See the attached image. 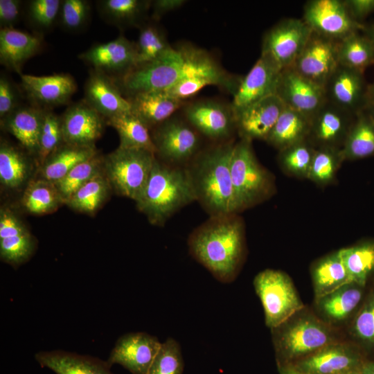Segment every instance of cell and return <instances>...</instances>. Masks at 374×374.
I'll return each instance as SVG.
<instances>
[{
  "mask_svg": "<svg viewBox=\"0 0 374 374\" xmlns=\"http://www.w3.org/2000/svg\"><path fill=\"white\" fill-rule=\"evenodd\" d=\"M363 362L353 348L332 343L292 365L303 374H341L359 369Z\"/></svg>",
  "mask_w": 374,
  "mask_h": 374,
  "instance_id": "cell-23",
  "label": "cell"
},
{
  "mask_svg": "<svg viewBox=\"0 0 374 374\" xmlns=\"http://www.w3.org/2000/svg\"><path fill=\"white\" fill-rule=\"evenodd\" d=\"M355 116L326 101L311 118L308 141L316 148L330 147L341 149Z\"/></svg>",
  "mask_w": 374,
  "mask_h": 374,
  "instance_id": "cell-22",
  "label": "cell"
},
{
  "mask_svg": "<svg viewBox=\"0 0 374 374\" xmlns=\"http://www.w3.org/2000/svg\"><path fill=\"white\" fill-rule=\"evenodd\" d=\"M310 125V117L285 107L265 142L279 151L307 139Z\"/></svg>",
  "mask_w": 374,
  "mask_h": 374,
  "instance_id": "cell-33",
  "label": "cell"
},
{
  "mask_svg": "<svg viewBox=\"0 0 374 374\" xmlns=\"http://www.w3.org/2000/svg\"><path fill=\"white\" fill-rule=\"evenodd\" d=\"M21 87L31 105L50 109L69 102L77 90V84L69 73L37 76L19 74Z\"/></svg>",
  "mask_w": 374,
  "mask_h": 374,
  "instance_id": "cell-18",
  "label": "cell"
},
{
  "mask_svg": "<svg viewBox=\"0 0 374 374\" xmlns=\"http://www.w3.org/2000/svg\"><path fill=\"white\" fill-rule=\"evenodd\" d=\"M285 108L280 99L272 95L234 112L235 129L240 139L266 141Z\"/></svg>",
  "mask_w": 374,
  "mask_h": 374,
  "instance_id": "cell-20",
  "label": "cell"
},
{
  "mask_svg": "<svg viewBox=\"0 0 374 374\" xmlns=\"http://www.w3.org/2000/svg\"><path fill=\"white\" fill-rule=\"evenodd\" d=\"M229 75L208 53L185 45L172 47L159 58L138 65L114 80L127 98L141 93L167 91L190 78Z\"/></svg>",
  "mask_w": 374,
  "mask_h": 374,
  "instance_id": "cell-1",
  "label": "cell"
},
{
  "mask_svg": "<svg viewBox=\"0 0 374 374\" xmlns=\"http://www.w3.org/2000/svg\"><path fill=\"white\" fill-rule=\"evenodd\" d=\"M353 18L359 24H364V19L374 12V0H344Z\"/></svg>",
  "mask_w": 374,
  "mask_h": 374,
  "instance_id": "cell-54",
  "label": "cell"
},
{
  "mask_svg": "<svg viewBox=\"0 0 374 374\" xmlns=\"http://www.w3.org/2000/svg\"><path fill=\"white\" fill-rule=\"evenodd\" d=\"M64 142L80 145H95L100 138L107 120L84 100L69 105L61 116Z\"/></svg>",
  "mask_w": 374,
  "mask_h": 374,
  "instance_id": "cell-21",
  "label": "cell"
},
{
  "mask_svg": "<svg viewBox=\"0 0 374 374\" xmlns=\"http://www.w3.org/2000/svg\"><path fill=\"white\" fill-rule=\"evenodd\" d=\"M21 92L6 74L0 75V118L9 115L21 103Z\"/></svg>",
  "mask_w": 374,
  "mask_h": 374,
  "instance_id": "cell-51",
  "label": "cell"
},
{
  "mask_svg": "<svg viewBox=\"0 0 374 374\" xmlns=\"http://www.w3.org/2000/svg\"><path fill=\"white\" fill-rule=\"evenodd\" d=\"M44 110L33 105H21L1 119V126L14 136L33 157H37Z\"/></svg>",
  "mask_w": 374,
  "mask_h": 374,
  "instance_id": "cell-25",
  "label": "cell"
},
{
  "mask_svg": "<svg viewBox=\"0 0 374 374\" xmlns=\"http://www.w3.org/2000/svg\"><path fill=\"white\" fill-rule=\"evenodd\" d=\"M359 369L346 372L341 374H360Z\"/></svg>",
  "mask_w": 374,
  "mask_h": 374,
  "instance_id": "cell-61",
  "label": "cell"
},
{
  "mask_svg": "<svg viewBox=\"0 0 374 374\" xmlns=\"http://www.w3.org/2000/svg\"><path fill=\"white\" fill-rule=\"evenodd\" d=\"M60 0H30L26 3V19L35 32L41 36L57 23Z\"/></svg>",
  "mask_w": 374,
  "mask_h": 374,
  "instance_id": "cell-45",
  "label": "cell"
},
{
  "mask_svg": "<svg viewBox=\"0 0 374 374\" xmlns=\"http://www.w3.org/2000/svg\"><path fill=\"white\" fill-rule=\"evenodd\" d=\"M315 150L316 148L307 139L279 150L278 165L285 174L308 179Z\"/></svg>",
  "mask_w": 374,
  "mask_h": 374,
  "instance_id": "cell-41",
  "label": "cell"
},
{
  "mask_svg": "<svg viewBox=\"0 0 374 374\" xmlns=\"http://www.w3.org/2000/svg\"><path fill=\"white\" fill-rule=\"evenodd\" d=\"M161 346L148 333H127L118 339L106 362L110 367L120 364L132 374H148Z\"/></svg>",
  "mask_w": 374,
  "mask_h": 374,
  "instance_id": "cell-17",
  "label": "cell"
},
{
  "mask_svg": "<svg viewBox=\"0 0 374 374\" xmlns=\"http://www.w3.org/2000/svg\"><path fill=\"white\" fill-rule=\"evenodd\" d=\"M42 37L14 28L0 30V63L21 73V67L42 48Z\"/></svg>",
  "mask_w": 374,
  "mask_h": 374,
  "instance_id": "cell-26",
  "label": "cell"
},
{
  "mask_svg": "<svg viewBox=\"0 0 374 374\" xmlns=\"http://www.w3.org/2000/svg\"><path fill=\"white\" fill-rule=\"evenodd\" d=\"M84 100L106 120L130 112L128 100L121 93L114 79L91 69L84 87Z\"/></svg>",
  "mask_w": 374,
  "mask_h": 374,
  "instance_id": "cell-24",
  "label": "cell"
},
{
  "mask_svg": "<svg viewBox=\"0 0 374 374\" xmlns=\"http://www.w3.org/2000/svg\"><path fill=\"white\" fill-rule=\"evenodd\" d=\"M98 153L96 145L80 146L64 142L53 150L39 166L41 179L55 184L76 165Z\"/></svg>",
  "mask_w": 374,
  "mask_h": 374,
  "instance_id": "cell-30",
  "label": "cell"
},
{
  "mask_svg": "<svg viewBox=\"0 0 374 374\" xmlns=\"http://www.w3.org/2000/svg\"><path fill=\"white\" fill-rule=\"evenodd\" d=\"M359 371L360 374H374V362H363Z\"/></svg>",
  "mask_w": 374,
  "mask_h": 374,
  "instance_id": "cell-58",
  "label": "cell"
},
{
  "mask_svg": "<svg viewBox=\"0 0 374 374\" xmlns=\"http://www.w3.org/2000/svg\"><path fill=\"white\" fill-rule=\"evenodd\" d=\"M78 58L94 69L116 79L137 66L135 44L121 35L116 39L96 44L80 53Z\"/></svg>",
  "mask_w": 374,
  "mask_h": 374,
  "instance_id": "cell-12",
  "label": "cell"
},
{
  "mask_svg": "<svg viewBox=\"0 0 374 374\" xmlns=\"http://www.w3.org/2000/svg\"><path fill=\"white\" fill-rule=\"evenodd\" d=\"M135 46L137 66L159 58L172 48L159 27L149 23H145L139 28Z\"/></svg>",
  "mask_w": 374,
  "mask_h": 374,
  "instance_id": "cell-44",
  "label": "cell"
},
{
  "mask_svg": "<svg viewBox=\"0 0 374 374\" xmlns=\"http://www.w3.org/2000/svg\"><path fill=\"white\" fill-rule=\"evenodd\" d=\"M155 159V154L148 150L118 146L103 157V172L118 195L135 201L149 179Z\"/></svg>",
  "mask_w": 374,
  "mask_h": 374,
  "instance_id": "cell-6",
  "label": "cell"
},
{
  "mask_svg": "<svg viewBox=\"0 0 374 374\" xmlns=\"http://www.w3.org/2000/svg\"><path fill=\"white\" fill-rule=\"evenodd\" d=\"M32 157L24 148L1 139V184L10 189L21 187L30 175L33 168Z\"/></svg>",
  "mask_w": 374,
  "mask_h": 374,
  "instance_id": "cell-31",
  "label": "cell"
},
{
  "mask_svg": "<svg viewBox=\"0 0 374 374\" xmlns=\"http://www.w3.org/2000/svg\"><path fill=\"white\" fill-rule=\"evenodd\" d=\"M35 358L55 374H113L106 361L89 355L56 350L38 352Z\"/></svg>",
  "mask_w": 374,
  "mask_h": 374,
  "instance_id": "cell-27",
  "label": "cell"
},
{
  "mask_svg": "<svg viewBox=\"0 0 374 374\" xmlns=\"http://www.w3.org/2000/svg\"><path fill=\"white\" fill-rule=\"evenodd\" d=\"M62 203L55 184L43 179L29 182L21 199L24 208L35 215L53 212Z\"/></svg>",
  "mask_w": 374,
  "mask_h": 374,
  "instance_id": "cell-38",
  "label": "cell"
},
{
  "mask_svg": "<svg viewBox=\"0 0 374 374\" xmlns=\"http://www.w3.org/2000/svg\"><path fill=\"white\" fill-rule=\"evenodd\" d=\"M368 94L369 105L374 104V81L371 84H368Z\"/></svg>",
  "mask_w": 374,
  "mask_h": 374,
  "instance_id": "cell-59",
  "label": "cell"
},
{
  "mask_svg": "<svg viewBox=\"0 0 374 374\" xmlns=\"http://www.w3.org/2000/svg\"><path fill=\"white\" fill-rule=\"evenodd\" d=\"M267 327L274 329L286 323L303 308L290 278L284 272L267 269L253 279Z\"/></svg>",
  "mask_w": 374,
  "mask_h": 374,
  "instance_id": "cell-7",
  "label": "cell"
},
{
  "mask_svg": "<svg viewBox=\"0 0 374 374\" xmlns=\"http://www.w3.org/2000/svg\"><path fill=\"white\" fill-rule=\"evenodd\" d=\"M344 161L341 149L321 147L316 148L308 179L324 187L332 184Z\"/></svg>",
  "mask_w": 374,
  "mask_h": 374,
  "instance_id": "cell-43",
  "label": "cell"
},
{
  "mask_svg": "<svg viewBox=\"0 0 374 374\" xmlns=\"http://www.w3.org/2000/svg\"><path fill=\"white\" fill-rule=\"evenodd\" d=\"M280 374H303L292 364H279Z\"/></svg>",
  "mask_w": 374,
  "mask_h": 374,
  "instance_id": "cell-56",
  "label": "cell"
},
{
  "mask_svg": "<svg viewBox=\"0 0 374 374\" xmlns=\"http://www.w3.org/2000/svg\"><path fill=\"white\" fill-rule=\"evenodd\" d=\"M150 132L155 155L166 163L186 167L201 150L199 133L187 121L170 117Z\"/></svg>",
  "mask_w": 374,
  "mask_h": 374,
  "instance_id": "cell-9",
  "label": "cell"
},
{
  "mask_svg": "<svg viewBox=\"0 0 374 374\" xmlns=\"http://www.w3.org/2000/svg\"><path fill=\"white\" fill-rule=\"evenodd\" d=\"M363 287L351 283L317 299V306L328 319L334 321L347 318L359 304Z\"/></svg>",
  "mask_w": 374,
  "mask_h": 374,
  "instance_id": "cell-36",
  "label": "cell"
},
{
  "mask_svg": "<svg viewBox=\"0 0 374 374\" xmlns=\"http://www.w3.org/2000/svg\"><path fill=\"white\" fill-rule=\"evenodd\" d=\"M195 201L185 167L166 163L156 157L149 179L135 202L152 224L163 226L178 211Z\"/></svg>",
  "mask_w": 374,
  "mask_h": 374,
  "instance_id": "cell-4",
  "label": "cell"
},
{
  "mask_svg": "<svg viewBox=\"0 0 374 374\" xmlns=\"http://www.w3.org/2000/svg\"><path fill=\"white\" fill-rule=\"evenodd\" d=\"M190 255L220 282L231 283L244 256V229L238 214L210 216L190 234Z\"/></svg>",
  "mask_w": 374,
  "mask_h": 374,
  "instance_id": "cell-2",
  "label": "cell"
},
{
  "mask_svg": "<svg viewBox=\"0 0 374 374\" xmlns=\"http://www.w3.org/2000/svg\"><path fill=\"white\" fill-rule=\"evenodd\" d=\"M340 251L350 282L364 287L374 271V242H364Z\"/></svg>",
  "mask_w": 374,
  "mask_h": 374,
  "instance_id": "cell-40",
  "label": "cell"
},
{
  "mask_svg": "<svg viewBox=\"0 0 374 374\" xmlns=\"http://www.w3.org/2000/svg\"><path fill=\"white\" fill-rule=\"evenodd\" d=\"M103 157L98 153L76 165L54 184L64 204L78 189L103 171Z\"/></svg>",
  "mask_w": 374,
  "mask_h": 374,
  "instance_id": "cell-42",
  "label": "cell"
},
{
  "mask_svg": "<svg viewBox=\"0 0 374 374\" xmlns=\"http://www.w3.org/2000/svg\"><path fill=\"white\" fill-rule=\"evenodd\" d=\"M276 328L279 330L274 335V344L281 363L300 360L332 344L330 330L313 317H302Z\"/></svg>",
  "mask_w": 374,
  "mask_h": 374,
  "instance_id": "cell-8",
  "label": "cell"
},
{
  "mask_svg": "<svg viewBox=\"0 0 374 374\" xmlns=\"http://www.w3.org/2000/svg\"><path fill=\"white\" fill-rule=\"evenodd\" d=\"M186 121L206 137L222 142L230 141L235 129L234 114L231 106L214 101L199 100L184 109Z\"/></svg>",
  "mask_w": 374,
  "mask_h": 374,
  "instance_id": "cell-16",
  "label": "cell"
},
{
  "mask_svg": "<svg viewBox=\"0 0 374 374\" xmlns=\"http://www.w3.org/2000/svg\"><path fill=\"white\" fill-rule=\"evenodd\" d=\"M184 359L179 343L169 337L163 343L148 374H182Z\"/></svg>",
  "mask_w": 374,
  "mask_h": 374,
  "instance_id": "cell-48",
  "label": "cell"
},
{
  "mask_svg": "<svg viewBox=\"0 0 374 374\" xmlns=\"http://www.w3.org/2000/svg\"><path fill=\"white\" fill-rule=\"evenodd\" d=\"M64 143L61 116L45 109L42 125L37 161L39 166L49 154Z\"/></svg>",
  "mask_w": 374,
  "mask_h": 374,
  "instance_id": "cell-47",
  "label": "cell"
},
{
  "mask_svg": "<svg viewBox=\"0 0 374 374\" xmlns=\"http://www.w3.org/2000/svg\"><path fill=\"white\" fill-rule=\"evenodd\" d=\"M312 276L316 299L351 283L340 249L319 260Z\"/></svg>",
  "mask_w": 374,
  "mask_h": 374,
  "instance_id": "cell-34",
  "label": "cell"
},
{
  "mask_svg": "<svg viewBox=\"0 0 374 374\" xmlns=\"http://www.w3.org/2000/svg\"><path fill=\"white\" fill-rule=\"evenodd\" d=\"M312 33L302 19H283L263 35L260 55L270 58L282 70L292 67Z\"/></svg>",
  "mask_w": 374,
  "mask_h": 374,
  "instance_id": "cell-10",
  "label": "cell"
},
{
  "mask_svg": "<svg viewBox=\"0 0 374 374\" xmlns=\"http://www.w3.org/2000/svg\"><path fill=\"white\" fill-rule=\"evenodd\" d=\"M234 144L201 150L185 167L195 201L210 216L238 214L230 171Z\"/></svg>",
  "mask_w": 374,
  "mask_h": 374,
  "instance_id": "cell-3",
  "label": "cell"
},
{
  "mask_svg": "<svg viewBox=\"0 0 374 374\" xmlns=\"http://www.w3.org/2000/svg\"><path fill=\"white\" fill-rule=\"evenodd\" d=\"M362 33L369 38L374 44V21L365 24Z\"/></svg>",
  "mask_w": 374,
  "mask_h": 374,
  "instance_id": "cell-57",
  "label": "cell"
},
{
  "mask_svg": "<svg viewBox=\"0 0 374 374\" xmlns=\"http://www.w3.org/2000/svg\"><path fill=\"white\" fill-rule=\"evenodd\" d=\"M151 3L150 0H99L96 9L101 19L109 24L121 29L139 28L145 23Z\"/></svg>",
  "mask_w": 374,
  "mask_h": 374,
  "instance_id": "cell-29",
  "label": "cell"
},
{
  "mask_svg": "<svg viewBox=\"0 0 374 374\" xmlns=\"http://www.w3.org/2000/svg\"><path fill=\"white\" fill-rule=\"evenodd\" d=\"M302 19L312 33L337 42L362 32L365 24L353 18L344 0H309L304 4Z\"/></svg>",
  "mask_w": 374,
  "mask_h": 374,
  "instance_id": "cell-11",
  "label": "cell"
},
{
  "mask_svg": "<svg viewBox=\"0 0 374 374\" xmlns=\"http://www.w3.org/2000/svg\"><path fill=\"white\" fill-rule=\"evenodd\" d=\"M339 65L338 42L312 33L292 68L324 87Z\"/></svg>",
  "mask_w": 374,
  "mask_h": 374,
  "instance_id": "cell-14",
  "label": "cell"
},
{
  "mask_svg": "<svg viewBox=\"0 0 374 374\" xmlns=\"http://www.w3.org/2000/svg\"><path fill=\"white\" fill-rule=\"evenodd\" d=\"M111 188L103 171L78 189L65 204L75 211L92 214L107 199Z\"/></svg>",
  "mask_w": 374,
  "mask_h": 374,
  "instance_id": "cell-39",
  "label": "cell"
},
{
  "mask_svg": "<svg viewBox=\"0 0 374 374\" xmlns=\"http://www.w3.org/2000/svg\"><path fill=\"white\" fill-rule=\"evenodd\" d=\"M282 69L270 58L260 55L249 73L242 77L233 94V112L238 111L269 96L276 91Z\"/></svg>",
  "mask_w": 374,
  "mask_h": 374,
  "instance_id": "cell-19",
  "label": "cell"
},
{
  "mask_svg": "<svg viewBox=\"0 0 374 374\" xmlns=\"http://www.w3.org/2000/svg\"><path fill=\"white\" fill-rule=\"evenodd\" d=\"M131 112L151 130L172 117L181 106L182 101L166 91L141 93L127 98Z\"/></svg>",
  "mask_w": 374,
  "mask_h": 374,
  "instance_id": "cell-28",
  "label": "cell"
},
{
  "mask_svg": "<svg viewBox=\"0 0 374 374\" xmlns=\"http://www.w3.org/2000/svg\"><path fill=\"white\" fill-rule=\"evenodd\" d=\"M341 66L364 72L374 65V44L362 32L350 35L338 42Z\"/></svg>",
  "mask_w": 374,
  "mask_h": 374,
  "instance_id": "cell-37",
  "label": "cell"
},
{
  "mask_svg": "<svg viewBox=\"0 0 374 374\" xmlns=\"http://www.w3.org/2000/svg\"><path fill=\"white\" fill-rule=\"evenodd\" d=\"M374 118V104H371L366 109Z\"/></svg>",
  "mask_w": 374,
  "mask_h": 374,
  "instance_id": "cell-60",
  "label": "cell"
},
{
  "mask_svg": "<svg viewBox=\"0 0 374 374\" xmlns=\"http://www.w3.org/2000/svg\"><path fill=\"white\" fill-rule=\"evenodd\" d=\"M251 142L240 139L235 143L230 161L238 213L267 200L276 192L274 177L258 161Z\"/></svg>",
  "mask_w": 374,
  "mask_h": 374,
  "instance_id": "cell-5",
  "label": "cell"
},
{
  "mask_svg": "<svg viewBox=\"0 0 374 374\" xmlns=\"http://www.w3.org/2000/svg\"><path fill=\"white\" fill-rule=\"evenodd\" d=\"M353 333L364 344L374 346V292L369 295L354 319Z\"/></svg>",
  "mask_w": 374,
  "mask_h": 374,
  "instance_id": "cell-50",
  "label": "cell"
},
{
  "mask_svg": "<svg viewBox=\"0 0 374 374\" xmlns=\"http://www.w3.org/2000/svg\"><path fill=\"white\" fill-rule=\"evenodd\" d=\"M91 18L90 3L87 0H62L57 24L68 33H77L86 29Z\"/></svg>",
  "mask_w": 374,
  "mask_h": 374,
  "instance_id": "cell-46",
  "label": "cell"
},
{
  "mask_svg": "<svg viewBox=\"0 0 374 374\" xmlns=\"http://www.w3.org/2000/svg\"><path fill=\"white\" fill-rule=\"evenodd\" d=\"M276 95L286 107L310 118L327 101L323 87L301 75L292 67L282 70Z\"/></svg>",
  "mask_w": 374,
  "mask_h": 374,
  "instance_id": "cell-15",
  "label": "cell"
},
{
  "mask_svg": "<svg viewBox=\"0 0 374 374\" xmlns=\"http://www.w3.org/2000/svg\"><path fill=\"white\" fill-rule=\"evenodd\" d=\"M341 151L344 161L374 157V118L366 110L355 116Z\"/></svg>",
  "mask_w": 374,
  "mask_h": 374,
  "instance_id": "cell-32",
  "label": "cell"
},
{
  "mask_svg": "<svg viewBox=\"0 0 374 374\" xmlns=\"http://www.w3.org/2000/svg\"><path fill=\"white\" fill-rule=\"evenodd\" d=\"M35 247V240L29 233L0 239V257L7 263L19 265L30 257Z\"/></svg>",
  "mask_w": 374,
  "mask_h": 374,
  "instance_id": "cell-49",
  "label": "cell"
},
{
  "mask_svg": "<svg viewBox=\"0 0 374 374\" xmlns=\"http://www.w3.org/2000/svg\"><path fill=\"white\" fill-rule=\"evenodd\" d=\"M323 88L328 102L354 115L369 105L364 72L339 65Z\"/></svg>",
  "mask_w": 374,
  "mask_h": 374,
  "instance_id": "cell-13",
  "label": "cell"
},
{
  "mask_svg": "<svg viewBox=\"0 0 374 374\" xmlns=\"http://www.w3.org/2000/svg\"><path fill=\"white\" fill-rule=\"evenodd\" d=\"M29 233L20 220L8 209H1L0 239Z\"/></svg>",
  "mask_w": 374,
  "mask_h": 374,
  "instance_id": "cell-53",
  "label": "cell"
},
{
  "mask_svg": "<svg viewBox=\"0 0 374 374\" xmlns=\"http://www.w3.org/2000/svg\"><path fill=\"white\" fill-rule=\"evenodd\" d=\"M21 0H0V27L14 28L19 22L24 9Z\"/></svg>",
  "mask_w": 374,
  "mask_h": 374,
  "instance_id": "cell-52",
  "label": "cell"
},
{
  "mask_svg": "<svg viewBox=\"0 0 374 374\" xmlns=\"http://www.w3.org/2000/svg\"><path fill=\"white\" fill-rule=\"evenodd\" d=\"M186 1L185 0H154L152 1L151 8L152 10V17L154 20H159L165 14L181 7Z\"/></svg>",
  "mask_w": 374,
  "mask_h": 374,
  "instance_id": "cell-55",
  "label": "cell"
},
{
  "mask_svg": "<svg viewBox=\"0 0 374 374\" xmlns=\"http://www.w3.org/2000/svg\"><path fill=\"white\" fill-rule=\"evenodd\" d=\"M107 124L117 132L119 147L143 149L156 153L150 128L131 112L107 119Z\"/></svg>",
  "mask_w": 374,
  "mask_h": 374,
  "instance_id": "cell-35",
  "label": "cell"
}]
</instances>
